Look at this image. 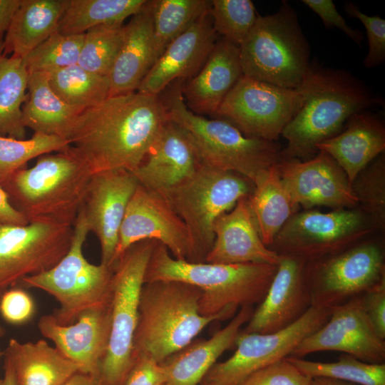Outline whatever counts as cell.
Here are the masks:
<instances>
[{"label":"cell","instance_id":"6da1fadb","mask_svg":"<svg viewBox=\"0 0 385 385\" xmlns=\"http://www.w3.org/2000/svg\"><path fill=\"white\" fill-rule=\"evenodd\" d=\"M168 121L160 95L134 92L108 97L83 110L65 139L92 175L111 170L133 172Z\"/></svg>","mask_w":385,"mask_h":385},{"label":"cell","instance_id":"7a4b0ae2","mask_svg":"<svg viewBox=\"0 0 385 385\" xmlns=\"http://www.w3.org/2000/svg\"><path fill=\"white\" fill-rule=\"evenodd\" d=\"M299 88L302 103L281 134L287 142L282 159L312 158L319 152L317 145L339 133L350 116L382 104L351 73L314 63Z\"/></svg>","mask_w":385,"mask_h":385},{"label":"cell","instance_id":"3957f363","mask_svg":"<svg viewBox=\"0 0 385 385\" xmlns=\"http://www.w3.org/2000/svg\"><path fill=\"white\" fill-rule=\"evenodd\" d=\"M277 265L262 263L216 264L174 258L158 242L146 267L144 283L180 281L202 291L199 307L205 317L232 318L243 307H253L264 299Z\"/></svg>","mask_w":385,"mask_h":385},{"label":"cell","instance_id":"277c9868","mask_svg":"<svg viewBox=\"0 0 385 385\" xmlns=\"http://www.w3.org/2000/svg\"><path fill=\"white\" fill-rule=\"evenodd\" d=\"M202 291L180 281L145 282L133 339L134 360L146 356L162 363L190 343L209 324L227 319L200 313Z\"/></svg>","mask_w":385,"mask_h":385},{"label":"cell","instance_id":"5b68a950","mask_svg":"<svg viewBox=\"0 0 385 385\" xmlns=\"http://www.w3.org/2000/svg\"><path fill=\"white\" fill-rule=\"evenodd\" d=\"M91 173L69 148L37 158L3 187L11 205L32 222L73 225L81 210Z\"/></svg>","mask_w":385,"mask_h":385},{"label":"cell","instance_id":"8992f818","mask_svg":"<svg viewBox=\"0 0 385 385\" xmlns=\"http://www.w3.org/2000/svg\"><path fill=\"white\" fill-rule=\"evenodd\" d=\"M162 98L168 120L181 127L188 135L200 164L237 173L254 183L282 159L276 141L247 137L232 123L222 119H208L186 106L180 80Z\"/></svg>","mask_w":385,"mask_h":385},{"label":"cell","instance_id":"52a82bcc","mask_svg":"<svg viewBox=\"0 0 385 385\" xmlns=\"http://www.w3.org/2000/svg\"><path fill=\"white\" fill-rule=\"evenodd\" d=\"M239 49L243 76L285 89L299 88L311 63L309 43L287 1L258 16Z\"/></svg>","mask_w":385,"mask_h":385},{"label":"cell","instance_id":"ba28073f","mask_svg":"<svg viewBox=\"0 0 385 385\" xmlns=\"http://www.w3.org/2000/svg\"><path fill=\"white\" fill-rule=\"evenodd\" d=\"M253 189V183L237 173L200 164L190 178L159 191L187 227L190 245L188 261H205L214 242L215 220Z\"/></svg>","mask_w":385,"mask_h":385},{"label":"cell","instance_id":"9c48e42d","mask_svg":"<svg viewBox=\"0 0 385 385\" xmlns=\"http://www.w3.org/2000/svg\"><path fill=\"white\" fill-rule=\"evenodd\" d=\"M89 232L81 208L66 255L49 270L25 277L16 285L38 289L53 297L60 307L52 314L61 324L73 323L87 310L111 305L113 265H93L86 259L83 248Z\"/></svg>","mask_w":385,"mask_h":385},{"label":"cell","instance_id":"30bf717a","mask_svg":"<svg viewBox=\"0 0 385 385\" xmlns=\"http://www.w3.org/2000/svg\"><path fill=\"white\" fill-rule=\"evenodd\" d=\"M144 240L129 247L113 264L111 329L98 380L101 385H123L133 364V339L144 277L158 243Z\"/></svg>","mask_w":385,"mask_h":385},{"label":"cell","instance_id":"8fae6325","mask_svg":"<svg viewBox=\"0 0 385 385\" xmlns=\"http://www.w3.org/2000/svg\"><path fill=\"white\" fill-rule=\"evenodd\" d=\"M376 229L357 207L327 212L304 210L288 219L269 248L279 255L313 262L350 247L365 240Z\"/></svg>","mask_w":385,"mask_h":385},{"label":"cell","instance_id":"7c38bea8","mask_svg":"<svg viewBox=\"0 0 385 385\" xmlns=\"http://www.w3.org/2000/svg\"><path fill=\"white\" fill-rule=\"evenodd\" d=\"M312 306L335 308L362 296L385 281L381 244L362 240L333 255L307 262Z\"/></svg>","mask_w":385,"mask_h":385},{"label":"cell","instance_id":"4fadbf2b","mask_svg":"<svg viewBox=\"0 0 385 385\" xmlns=\"http://www.w3.org/2000/svg\"><path fill=\"white\" fill-rule=\"evenodd\" d=\"M332 309L312 306L297 321L272 333L240 332L234 354L227 360L215 363L200 385H239L251 374L289 356L307 336L324 325Z\"/></svg>","mask_w":385,"mask_h":385},{"label":"cell","instance_id":"5bb4252c","mask_svg":"<svg viewBox=\"0 0 385 385\" xmlns=\"http://www.w3.org/2000/svg\"><path fill=\"white\" fill-rule=\"evenodd\" d=\"M302 101L300 88L285 89L242 75L216 114L247 137L276 141Z\"/></svg>","mask_w":385,"mask_h":385},{"label":"cell","instance_id":"9a60e30c","mask_svg":"<svg viewBox=\"0 0 385 385\" xmlns=\"http://www.w3.org/2000/svg\"><path fill=\"white\" fill-rule=\"evenodd\" d=\"M73 225L32 222L0 226V297L25 277L53 267L68 252Z\"/></svg>","mask_w":385,"mask_h":385},{"label":"cell","instance_id":"2e32d148","mask_svg":"<svg viewBox=\"0 0 385 385\" xmlns=\"http://www.w3.org/2000/svg\"><path fill=\"white\" fill-rule=\"evenodd\" d=\"M144 240L164 245L177 260H189L190 240L183 221L160 192L139 184L123 220L113 264L129 247Z\"/></svg>","mask_w":385,"mask_h":385},{"label":"cell","instance_id":"e0dca14e","mask_svg":"<svg viewBox=\"0 0 385 385\" xmlns=\"http://www.w3.org/2000/svg\"><path fill=\"white\" fill-rule=\"evenodd\" d=\"M276 167L292 200L304 210L317 206L355 208L358 200L346 173L327 153L306 160L281 159Z\"/></svg>","mask_w":385,"mask_h":385},{"label":"cell","instance_id":"ac0fdd59","mask_svg":"<svg viewBox=\"0 0 385 385\" xmlns=\"http://www.w3.org/2000/svg\"><path fill=\"white\" fill-rule=\"evenodd\" d=\"M322 351H338L369 364H385V339L366 317L359 297L332 309L319 329L302 339L289 356L302 358Z\"/></svg>","mask_w":385,"mask_h":385},{"label":"cell","instance_id":"d6986e66","mask_svg":"<svg viewBox=\"0 0 385 385\" xmlns=\"http://www.w3.org/2000/svg\"><path fill=\"white\" fill-rule=\"evenodd\" d=\"M138 185L133 173L125 170L91 175L82 210L90 232L99 241L101 264L113 266L123 220Z\"/></svg>","mask_w":385,"mask_h":385},{"label":"cell","instance_id":"ffe728a7","mask_svg":"<svg viewBox=\"0 0 385 385\" xmlns=\"http://www.w3.org/2000/svg\"><path fill=\"white\" fill-rule=\"evenodd\" d=\"M307 262L279 255L277 271L262 301L241 332L267 334L282 330L301 318L312 307L305 269Z\"/></svg>","mask_w":385,"mask_h":385},{"label":"cell","instance_id":"44dd1931","mask_svg":"<svg viewBox=\"0 0 385 385\" xmlns=\"http://www.w3.org/2000/svg\"><path fill=\"white\" fill-rule=\"evenodd\" d=\"M38 328L56 348L78 367L79 372L98 379L111 329V305L87 310L70 324L58 323L53 314L41 317Z\"/></svg>","mask_w":385,"mask_h":385},{"label":"cell","instance_id":"7402d4cb","mask_svg":"<svg viewBox=\"0 0 385 385\" xmlns=\"http://www.w3.org/2000/svg\"><path fill=\"white\" fill-rule=\"evenodd\" d=\"M216 37L209 9L168 46L136 92L159 96L175 80L195 76L215 45Z\"/></svg>","mask_w":385,"mask_h":385},{"label":"cell","instance_id":"603a6c76","mask_svg":"<svg viewBox=\"0 0 385 385\" xmlns=\"http://www.w3.org/2000/svg\"><path fill=\"white\" fill-rule=\"evenodd\" d=\"M200 165L198 155L185 131L168 120L142 163L132 173L143 187L161 191L190 178Z\"/></svg>","mask_w":385,"mask_h":385},{"label":"cell","instance_id":"cb8c5ba5","mask_svg":"<svg viewBox=\"0 0 385 385\" xmlns=\"http://www.w3.org/2000/svg\"><path fill=\"white\" fill-rule=\"evenodd\" d=\"M212 247L205 261L216 264L262 263L277 265L279 255L267 247L257 230L247 197L215 220Z\"/></svg>","mask_w":385,"mask_h":385},{"label":"cell","instance_id":"d4e9b609","mask_svg":"<svg viewBox=\"0 0 385 385\" xmlns=\"http://www.w3.org/2000/svg\"><path fill=\"white\" fill-rule=\"evenodd\" d=\"M242 75L239 46L224 38L217 41L199 72L181 83L187 108L200 115L216 114Z\"/></svg>","mask_w":385,"mask_h":385},{"label":"cell","instance_id":"484cf974","mask_svg":"<svg viewBox=\"0 0 385 385\" xmlns=\"http://www.w3.org/2000/svg\"><path fill=\"white\" fill-rule=\"evenodd\" d=\"M337 135L324 140L317 148L329 154L342 168L349 182L385 149V127L375 115L360 111L353 114Z\"/></svg>","mask_w":385,"mask_h":385},{"label":"cell","instance_id":"4316f807","mask_svg":"<svg viewBox=\"0 0 385 385\" xmlns=\"http://www.w3.org/2000/svg\"><path fill=\"white\" fill-rule=\"evenodd\" d=\"M152 1H146L125 25V38L108 74L110 96L135 92L154 63Z\"/></svg>","mask_w":385,"mask_h":385},{"label":"cell","instance_id":"83f0119b","mask_svg":"<svg viewBox=\"0 0 385 385\" xmlns=\"http://www.w3.org/2000/svg\"><path fill=\"white\" fill-rule=\"evenodd\" d=\"M253 311V307H241L230 322L212 337L192 341L163 361L161 364L167 375L165 385L200 384L217 359L235 346L242 327L250 320Z\"/></svg>","mask_w":385,"mask_h":385},{"label":"cell","instance_id":"f1b7e54d","mask_svg":"<svg viewBox=\"0 0 385 385\" xmlns=\"http://www.w3.org/2000/svg\"><path fill=\"white\" fill-rule=\"evenodd\" d=\"M3 354L16 385H61L79 371L76 364L43 339L21 343L11 339Z\"/></svg>","mask_w":385,"mask_h":385},{"label":"cell","instance_id":"f546056e","mask_svg":"<svg viewBox=\"0 0 385 385\" xmlns=\"http://www.w3.org/2000/svg\"><path fill=\"white\" fill-rule=\"evenodd\" d=\"M68 0H21L3 41L4 53L23 58L58 31Z\"/></svg>","mask_w":385,"mask_h":385},{"label":"cell","instance_id":"4dcf8cb0","mask_svg":"<svg viewBox=\"0 0 385 385\" xmlns=\"http://www.w3.org/2000/svg\"><path fill=\"white\" fill-rule=\"evenodd\" d=\"M29 96L22 107V123L34 133L65 139L76 118L85 109L63 101L51 88L48 73H29ZM66 140V139H65Z\"/></svg>","mask_w":385,"mask_h":385},{"label":"cell","instance_id":"1f68e13d","mask_svg":"<svg viewBox=\"0 0 385 385\" xmlns=\"http://www.w3.org/2000/svg\"><path fill=\"white\" fill-rule=\"evenodd\" d=\"M247 200L257 230L267 247L284 223L299 209L282 181L276 164L257 179Z\"/></svg>","mask_w":385,"mask_h":385},{"label":"cell","instance_id":"d6a6232c","mask_svg":"<svg viewBox=\"0 0 385 385\" xmlns=\"http://www.w3.org/2000/svg\"><path fill=\"white\" fill-rule=\"evenodd\" d=\"M3 41H0V135L24 140L22 107L28 98L29 73L22 58L4 53Z\"/></svg>","mask_w":385,"mask_h":385},{"label":"cell","instance_id":"836d02e7","mask_svg":"<svg viewBox=\"0 0 385 385\" xmlns=\"http://www.w3.org/2000/svg\"><path fill=\"white\" fill-rule=\"evenodd\" d=\"M146 0H68L59 20L58 32L83 34L95 26L123 24Z\"/></svg>","mask_w":385,"mask_h":385},{"label":"cell","instance_id":"e575fe53","mask_svg":"<svg viewBox=\"0 0 385 385\" xmlns=\"http://www.w3.org/2000/svg\"><path fill=\"white\" fill-rule=\"evenodd\" d=\"M211 6L208 0H153L154 63Z\"/></svg>","mask_w":385,"mask_h":385},{"label":"cell","instance_id":"d590c367","mask_svg":"<svg viewBox=\"0 0 385 385\" xmlns=\"http://www.w3.org/2000/svg\"><path fill=\"white\" fill-rule=\"evenodd\" d=\"M53 91L68 104L83 109L93 107L109 95L108 76L89 72L75 64L48 73Z\"/></svg>","mask_w":385,"mask_h":385},{"label":"cell","instance_id":"8d00e7d4","mask_svg":"<svg viewBox=\"0 0 385 385\" xmlns=\"http://www.w3.org/2000/svg\"><path fill=\"white\" fill-rule=\"evenodd\" d=\"M287 359L304 374L324 377L357 385H385V364H369L342 354L337 361H313L288 356Z\"/></svg>","mask_w":385,"mask_h":385},{"label":"cell","instance_id":"74e56055","mask_svg":"<svg viewBox=\"0 0 385 385\" xmlns=\"http://www.w3.org/2000/svg\"><path fill=\"white\" fill-rule=\"evenodd\" d=\"M68 148V142L56 135L34 133L29 139L19 140L0 135V185L3 188L30 160Z\"/></svg>","mask_w":385,"mask_h":385},{"label":"cell","instance_id":"f35d334b","mask_svg":"<svg viewBox=\"0 0 385 385\" xmlns=\"http://www.w3.org/2000/svg\"><path fill=\"white\" fill-rule=\"evenodd\" d=\"M125 34L123 24L90 29L84 33L78 65L89 72L108 76L122 47Z\"/></svg>","mask_w":385,"mask_h":385},{"label":"cell","instance_id":"ab89813d","mask_svg":"<svg viewBox=\"0 0 385 385\" xmlns=\"http://www.w3.org/2000/svg\"><path fill=\"white\" fill-rule=\"evenodd\" d=\"M83 37L84 34L54 33L22 58L29 73H49L78 64Z\"/></svg>","mask_w":385,"mask_h":385},{"label":"cell","instance_id":"60d3db41","mask_svg":"<svg viewBox=\"0 0 385 385\" xmlns=\"http://www.w3.org/2000/svg\"><path fill=\"white\" fill-rule=\"evenodd\" d=\"M210 14L217 34L238 46L246 39L259 16L250 0H212Z\"/></svg>","mask_w":385,"mask_h":385},{"label":"cell","instance_id":"b9f144b4","mask_svg":"<svg viewBox=\"0 0 385 385\" xmlns=\"http://www.w3.org/2000/svg\"><path fill=\"white\" fill-rule=\"evenodd\" d=\"M352 188L360 210L376 229L385 222V161L384 153L369 163L355 178Z\"/></svg>","mask_w":385,"mask_h":385},{"label":"cell","instance_id":"7bdbcfd3","mask_svg":"<svg viewBox=\"0 0 385 385\" xmlns=\"http://www.w3.org/2000/svg\"><path fill=\"white\" fill-rule=\"evenodd\" d=\"M346 12L359 19L366 30L369 51L364 60L366 68H372L385 61V20L378 15L368 16L353 3H346Z\"/></svg>","mask_w":385,"mask_h":385},{"label":"cell","instance_id":"ee69618b","mask_svg":"<svg viewBox=\"0 0 385 385\" xmlns=\"http://www.w3.org/2000/svg\"><path fill=\"white\" fill-rule=\"evenodd\" d=\"M312 379L285 358L257 371L239 385H309Z\"/></svg>","mask_w":385,"mask_h":385},{"label":"cell","instance_id":"f6af8a7d","mask_svg":"<svg viewBox=\"0 0 385 385\" xmlns=\"http://www.w3.org/2000/svg\"><path fill=\"white\" fill-rule=\"evenodd\" d=\"M36 312L31 296L19 286L7 289L0 297V314L7 322L20 325L30 321Z\"/></svg>","mask_w":385,"mask_h":385},{"label":"cell","instance_id":"bcb514c9","mask_svg":"<svg viewBox=\"0 0 385 385\" xmlns=\"http://www.w3.org/2000/svg\"><path fill=\"white\" fill-rule=\"evenodd\" d=\"M302 3L321 18L326 28H337L355 43L358 44L361 43L364 38L362 33L358 29H352L347 24L332 0H303Z\"/></svg>","mask_w":385,"mask_h":385},{"label":"cell","instance_id":"7dc6e473","mask_svg":"<svg viewBox=\"0 0 385 385\" xmlns=\"http://www.w3.org/2000/svg\"><path fill=\"white\" fill-rule=\"evenodd\" d=\"M166 381V372L161 363L140 356L135 358L123 385H164Z\"/></svg>","mask_w":385,"mask_h":385},{"label":"cell","instance_id":"c3c4849f","mask_svg":"<svg viewBox=\"0 0 385 385\" xmlns=\"http://www.w3.org/2000/svg\"><path fill=\"white\" fill-rule=\"evenodd\" d=\"M362 307L376 332L385 339V281L360 297Z\"/></svg>","mask_w":385,"mask_h":385},{"label":"cell","instance_id":"681fc988","mask_svg":"<svg viewBox=\"0 0 385 385\" xmlns=\"http://www.w3.org/2000/svg\"><path fill=\"white\" fill-rule=\"evenodd\" d=\"M28 223L24 215L11 205L6 192L0 185V226L25 225Z\"/></svg>","mask_w":385,"mask_h":385},{"label":"cell","instance_id":"f907efd6","mask_svg":"<svg viewBox=\"0 0 385 385\" xmlns=\"http://www.w3.org/2000/svg\"><path fill=\"white\" fill-rule=\"evenodd\" d=\"M21 0H0V41L8 31Z\"/></svg>","mask_w":385,"mask_h":385},{"label":"cell","instance_id":"816d5d0a","mask_svg":"<svg viewBox=\"0 0 385 385\" xmlns=\"http://www.w3.org/2000/svg\"><path fill=\"white\" fill-rule=\"evenodd\" d=\"M61 385H101V384L97 378L78 371Z\"/></svg>","mask_w":385,"mask_h":385},{"label":"cell","instance_id":"f5cc1de1","mask_svg":"<svg viewBox=\"0 0 385 385\" xmlns=\"http://www.w3.org/2000/svg\"><path fill=\"white\" fill-rule=\"evenodd\" d=\"M309 385H357L355 384L346 382L340 380L324 378L315 377L312 378Z\"/></svg>","mask_w":385,"mask_h":385},{"label":"cell","instance_id":"db71d44e","mask_svg":"<svg viewBox=\"0 0 385 385\" xmlns=\"http://www.w3.org/2000/svg\"><path fill=\"white\" fill-rule=\"evenodd\" d=\"M1 385H16L10 365L4 361V376Z\"/></svg>","mask_w":385,"mask_h":385},{"label":"cell","instance_id":"11a10c76","mask_svg":"<svg viewBox=\"0 0 385 385\" xmlns=\"http://www.w3.org/2000/svg\"><path fill=\"white\" fill-rule=\"evenodd\" d=\"M4 328L1 327V325L0 324V338L4 335ZM3 355V353L1 352V351L0 350V357ZM2 382H3V379H0V385L2 384Z\"/></svg>","mask_w":385,"mask_h":385},{"label":"cell","instance_id":"9f6ffc18","mask_svg":"<svg viewBox=\"0 0 385 385\" xmlns=\"http://www.w3.org/2000/svg\"><path fill=\"white\" fill-rule=\"evenodd\" d=\"M165 385V384H164Z\"/></svg>","mask_w":385,"mask_h":385}]
</instances>
